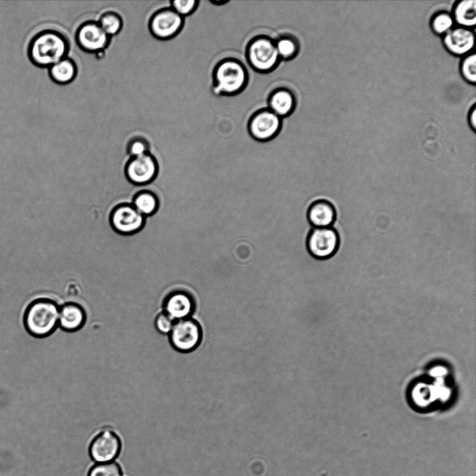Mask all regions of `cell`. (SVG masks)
I'll list each match as a JSON object with an SVG mask.
<instances>
[{
  "instance_id": "cell-18",
  "label": "cell",
  "mask_w": 476,
  "mask_h": 476,
  "mask_svg": "<svg viewBox=\"0 0 476 476\" xmlns=\"http://www.w3.org/2000/svg\"><path fill=\"white\" fill-rule=\"evenodd\" d=\"M268 103V109L281 118H284L293 112L295 107L296 100L291 90L281 88L275 89L269 95Z\"/></svg>"
},
{
  "instance_id": "cell-2",
  "label": "cell",
  "mask_w": 476,
  "mask_h": 476,
  "mask_svg": "<svg viewBox=\"0 0 476 476\" xmlns=\"http://www.w3.org/2000/svg\"><path fill=\"white\" fill-rule=\"evenodd\" d=\"M60 305L49 298H38L26 306L23 314V325L33 337L45 338L52 335L59 328Z\"/></svg>"
},
{
  "instance_id": "cell-19",
  "label": "cell",
  "mask_w": 476,
  "mask_h": 476,
  "mask_svg": "<svg viewBox=\"0 0 476 476\" xmlns=\"http://www.w3.org/2000/svg\"><path fill=\"white\" fill-rule=\"evenodd\" d=\"M51 79L59 85L71 83L77 75V66L70 57H65L49 68Z\"/></svg>"
},
{
  "instance_id": "cell-21",
  "label": "cell",
  "mask_w": 476,
  "mask_h": 476,
  "mask_svg": "<svg viewBox=\"0 0 476 476\" xmlns=\"http://www.w3.org/2000/svg\"><path fill=\"white\" fill-rule=\"evenodd\" d=\"M454 19L461 27L475 26L476 24V1L463 0L459 1L454 10Z\"/></svg>"
},
{
  "instance_id": "cell-14",
  "label": "cell",
  "mask_w": 476,
  "mask_h": 476,
  "mask_svg": "<svg viewBox=\"0 0 476 476\" xmlns=\"http://www.w3.org/2000/svg\"><path fill=\"white\" fill-rule=\"evenodd\" d=\"M75 39L82 50L90 53L102 52L110 42V37L95 21L82 23L77 30Z\"/></svg>"
},
{
  "instance_id": "cell-3",
  "label": "cell",
  "mask_w": 476,
  "mask_h": 476,
  "mask_svg": "<svg viewBox=\"0 0 476 476\" xmlns=\"http://www.w3.org/2000/svg\"><path fill=\"white\" fill-rule=\"evenodd\" d=\"M213 91L217 95H234L241 92L248 82L247 68L240 61L228 58L217 64L213 71Z\"/></svg>"
},
{
  "instance_id": "cell-22",
  "label": "cell",
  "mask_w": 476,
  "mask_h": 476,
  "mask_svg": "<svg viewBox=\"0 0 476 476\" xmlns=\"http://www.w3.org/2000/svg\"><path fill=\"white\" fill-rule=\"evenodd\" d=\"M98 23L105 33L110 38L119 33L123 26L122 17L114 11L104 13L100 17Z\"/></svg>"
},
{
  "instance_id": "cell-5",
  "label": "cell",
  "mask_w": 476,
  "mask_h": 476,
  "mask_svg": "<svg viewBox=\"0 0 476 476\" xmlns=\"http://www.w3.org/2000/svg\"><path fill=\"white\" fill-rule=\"evenodd\" d=\"M246 56L249 66L261 73L271 72L281 61L275 40L266 36H258L249 42L247 46Z\"/></svg>"
},
{
  "instance_id": "cell-9",
  "label": "cell",
  "mask_w": 476,
  "mask_h": 476,
  "mask_svg": "<svg viewBox=\"0 0 476 476\" xmlns=\"http://www.w3.org/2000/svg\"><path fill=\"white\" fill-rule=\"evenodd\" d=\"M339 245V236L336 229L330 227L313 228L307 240V247L310 254L320 260L333 256Z\"/></svg>"
},
{
  "instance_id": "cell-8",
  "label": "cell",
  "mask_w": 476,
  "mask_h": 476,
  "mask_svg": "<svg viewBox=\"0 0 476 476\" xmlns=\"http://www.w3.org/2000/svg\"><path fill=\"white\" fill-rule=\"evenodd\" d=\"M185 18L171 7L155 12L149 19L148 29L157 39L167 40L176 37L184 26Z\"/></svg>"
},
{
  "instance_id": "cell-12",
  "label": "cell",
  "mask_w": 476,
  "mask_h": 476,
  "mask_svg": "<svg viewBox=\"0 0 476 476\" xmlns=\"http://www.w3.org/2000/svg\"><path fill=\"white\" fill-rule=\"evenodd\" d=\"M196 307L195 297L187 290L179 288L169 292L162 304V311L174 321L191 317Z\"/></svg>"
},
{
  "instance_id": "cell-24",
  "label": "cell",
  "mask_w": 476,
  "mask_h": 476,
  "mask_svg": "<svg viewBox=\"0 0 476 476\" xmlns=\"http://www.w3.org/2000/svg\"><path fill=\"white\" fill-rule=\"evenodd\" d=\"M87 476H123L121 465L116 462L95 463L89 470Z\"/></svg>"
},
{
  "instance_id": "cell-15",
  "label": "cell",
  "mask_w": 476,
  "mask_h": 476,
  "mask_svg": "<svg viewBox=\"0 0 476 476\" xmlns=\"http://www.w3.org/2000/svg\"><path fill=\"white\" fill-rule=\"evenodd\" d=\"M86 319V312L79 303L68 301L59 307L58 325L64 332H75L81 330Z\"/></svg>"
},
{
  "instance_id": "cell-16",
  "label": "cell",
  "mask_w": 476,
  "mask_h": 476,
  "mask_svg": "<svg viewBox=\"0 0 476 476\" xmlns=\"http://www.w3.org/2000/svg\"><path fill=\"white\" fill-rule=\"evenodd\" d=\"M475 33L468 28L450 29L443 37V43L449 52L455 55L468 53L475 46Z\"/></svg>"
},
{
  "instance_id": "cell-30",
  "label": "cell",
  "mask_w": 476,
  "mask_h": 476,
  "mask_svg": "<svg viewBox=\"0 0 476 476\" xmlns=\"http://www.w3.org/2000/svg\"><path fill=\"white\" fill-rule=\"evenodd\" d=\"M469 123L473 130L476 128V109L473 107L469 115Z\"/></svg>"
},
{
  "instance_id": "cell-27",
  "label": "cell",
  "mask_w": 476,
  "mask_h": 476,
  "mask_svg": "<svg viewBox=\"0 0 476 476\" xmlns=\"http://www.w3.org/2000/svg\"><path fill=\"white\" fill-rule=\"evenodd\" d=\"M461 72L463 78L470 83L476 82V54L467 56L462 61Z\"/></svg>"
},
{
  "instance_id": "cell-26",
  "label": "cell",
  "mask_w": 476,
  "mask_h": 476,
  "mask_svg": "<svg viewBox=\"0 0 476 476\" xmlns=\"http://www.w3.org/2000/svg\"><path fill=\"white\" fill-rule=\"evenodd\" d=\"M170 7L179 15L185 18L190 16L197 8L199 1L175 0L171 1Z\"/></svg>"
},
{
  "instance_id": "cell-20",
  "label": "cell",
  "mask_w": 476,
  "mask_h": 476,
  "mask_svg": "<svg viewBox=\"0 0 476 476\" xmlns=\"http://www.w3.org/2000/svg\"><path fill=\"white\" fill-rule=\"evenodd\" d=\"M131 204L140 214L146 217L152 216L158 211L160 201L155 193L151 190H143L134 196Z\"/></svg>"
},
{
  "instance_id": "cell-11",
  "label": "cell",
  "mask_w": 476,
  "mask_h": 476,
  "mask_svg": "<svg viewBox=\"0 0 476 476\" xmlns=\"http://www.w3.org/2000/svg\"><path fill=\"white\" fill-rule=\"evenodd\" d=\"M281 127L282 118L268 108L255 112L247 124L249 134L259 141L272 139L279 132Z\"/></svg>"
},
{
  "instance_id": "cell-13",
  "label": "cell",
  "mask_w": 476,
  "mask_h": 476,
  "mask_svg": "<svg viewBox=\"0 0 476 476\" xmlns=\"http://www.w3.org/2000/svg\"><path fill=\"white\" fill-rule=\"evenodd\" d=\"M124 171L126 178L132 184L144 185L155 178L158 164L155 158L148 152L142 155L130 157Z\"/></svg>"
},
{
  "instance_id": "cell-23",
  "label": "cell",
  "mask_w": 476,
  "mask_h": 476,
  "mask_svg": "<svg viewBox=\"0 0 476 476\" xmlns=\"http://www.w3.org/2000/svg\"><path fill=\"white\" fill-rule=\"evenodd\" d=\"M275 45L280 60H291L298 54L299 45L291 36H282L275 41Z\"/></svg>"
},
{
  "instance_id": "cell-4",
  "label": "cell",
  "mask_w": 476,
  "mask_h": 476,
  "mask_svg": "<svg viewBox=\"0 0 476 476\" xmlns=\"http://www.w3.org/2000/svg\"><path fill=\"white\" fill-rule=\"evenodd\" d=\"M429 377H426L420 382L416 383V387L413 389L412 392H416L415 394H412L415 396V401L417 406L427 407L434 403V401H440L445 399L449 395V391H451L447 385L448 374L443 367H434L429 371Z\"/></svg>"
},
{
  "instance_id": "cell-7",
  "label": "cell",
  "mask_w": 476,
  "mask_h": 476,
  "mask_svg": "<svg viewBox=\"0 0 476 476\" xmlns=\"http://www.w3.org/2000/svg\"><path fill=\"white\" fill-rule=\"evenodd\" d=\"M121 449L122 441L119 435L113 429L105 428L91 439L89 453L95 463H106L116 461Z\"/></svg>"
},
{
  "instance_id": "cell-1",
  "label": "cell",
  "mask_w": 476,
  "mask_h": 476,
  "mask_svg": "<svg viewBox=\"0 0 476 476\" xmlns=\"http://www.w3.org/2000/svg\"><path fill=\"white\" fill-rule=\"evenodd\" d=\"M69 50L68 39L60 32L46 29L36 33L30 40L27 53L29 60L40 68H49L66 57Z\"/></svg>"
},
{
  "instance_id": "cell-29",
  "label": "cell",
  "mask_w": 476,
  "mask_h": 476,
  "mask_svg": "<svg viewBox=\"0 0 476 476\" xmlns=\"http://www.w3.org/2000/svg\"><path fill=\"white\" fill-rule=\"evenodd\" d=\"M149 145L144 139H132L128 145V153L130 157H137L148 153Z\"/></svg>"
},
{
  "instance_id": "cell-6",
  "label": "cell",
  "mask_w": 476,
  "mask_h": 476,
  "mask_svg": "<svg viewBox=\"0 0 476 476\" xmlns=\"http://www.w3.org/2000/svg\"><path fill=\"white\" fill-rule=\"evenodd\" d=\"M202 334L199 323L190 317L174 321L168 338L170 345L175 351L190 353L200 345Z\"/></svg>"
},
{
  "instance_id": "cell-25",
  "label": "cell",
  "mask_w": 476,
  "mask_h": 476,
  "mask_svg": "<svg viewBox=\"0 0 476 476\" xmlns=\"http://www.w3.org/2000/svg\"><path fill=\"white\" fill-rule=\"evenodd\" d=\"M454 24L453 17L447 13H441L436 15L431 21V27L438 34H445L452 29Z\"/></svg>"
},
{
  "instance_id": "cell-17",
  "label": "cell",
  "mask_w": 476,
  "mask_h": 476,
  "mask_svg": "<svg viewBox=\"0 0 476 476\" xmlns=\"http://www.w3.org/2000/svg\"><path fill=\"white\" fill-rule=\"evenodd\" d=\"M337 213L334 205L328 199H318L308 208L307 219L314 228L330 227L335 222Z\"/></svg>"
},
{
  "instance_id": "cell-10",
  "label": "cell",
  "mask_w": 476,
  "mask_h": 476,
  "mask_svg": "<svg viewBox=\"0 0 476 476\" xmlns=\"http://www.w3.org/2000/svg\"><path fill=\"white\" fill-rule=\"evenodd\" d=\"M110 224L121 235H132L139 231L146 222V217L140 214L131 204L124 203L115 206L109 215Z\"/></svg>"
},
{
  "instance_id": "cell-28",
  "label": "cell",
  "mask_w": 476,
  "mask_h": 476,
  "mask_svg": "<svg viewBox=\"0 0 476 476\" xmlns=\"http://www.w3.org/2000/svg\"><path fill=\"white\" fill-rule=\"evenodd\" d=\"M174 321L162 310L155 317L154 326L161 335H168L172 329Z\"/></svg>"
}]
</instances>
